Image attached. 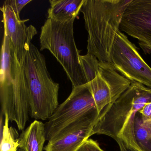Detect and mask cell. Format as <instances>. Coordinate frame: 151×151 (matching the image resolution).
Here are the masks:
<instances>
[{
	"label": "cell",
	"instance_id": "6da1fadb",
	"mask_svg": "<svg viewBox=\"0 0 151 151\" xmlns=\"http://www.w3.org/2000/svg\"><path fill=\"white\" fill-rule=\"evenodd\" d=\"M150 101L151 89L139 83H131L116 100L101 112L93 129V135L112 138L120 151H138L134 136L135 116Z\"/></svg>",
	"mask_w": 151,
	"mask_h": 151
},
{
	"label": "cell",
	"instance_id": "7a4b0ae2",
	"mask_svg": "<svg viewBox=\"0 0 151 151\" xmlns=\"http://www.w3.org/2000/svg\"><path fill=\"white\" fill-rule=\"evenodd\" d=\"M132 0H85L81 9L88 33L87 54L111 63L123 16Z\"/></svg>",
	"mask_w": 151,
	"mask_h": 151
},
{
	"label": "cell",
	"instance_id": "3957f363",
	"mask_svg": "<svg viewBox=\"0 0 151 151\" xmlns=\"http://www.w3.org/2000/svg\"><path fill=\"white\" fill-rule=\"evenodd\" d=\"M0 101L1 113L24 130L29 119V97L22 65L8 36L4 33L1 49Z\"/></svg>",
	"mask_w": 151,
	"mask_h": 151
},
{
	"label": "cell",
	"instance_id": "277c9868",
	"mask_svg": "<svg viewBox=\"0 0 151 151\" xmlns=\"http://www.w3.org/2000/svg\"><path fill=\"white\" fill-rule=\"evenodd\" d=\"M22 65L29 89L31 116L48 120L59 106V84L52 80L45 56L32 43Z\"/></svg>",
	"mask_w": 151,
	"mask_h": 151
},
{
	"label": "cell",
	"instance_id": "5b68a950",
	"mask_svg": "<svg viewBox=\"0 0 151 151\" xmlns=\"http://www.w3.org/2000/svg\"><path fill=\"white\" fill-rule=\"evenodd\" d=\"M99 115L87 84L73 87L68 99L45 124L47 140H56L75 131L94 126Z\"/></svg>",
	"mask_w": 151,
	"mask_h": 151
},
{
	"label": "cell",
	"instance_id": "8992f818",
	"mask_svg": "<svg viewBox=\"0 0 151 151\" xmlns=\"http://www.w3.org/2000/svg\"><path fill=\"white\" fill-rule=\"evenodd\" d=\"M60 22L47 18L41 27L40 51L48 50L62 65L72 88L87 83L79 61L80 52L74 36V22Z\"/></svg>",
	"mask_w": 151,
	"mask_h": 151
},
{
	"label": "cell",
	"instance_id": "52a82bcc",
	"mask_svg": "<svg viewBox=\"0 0 151 151\" xmlns=\"http://www.w3.org/2000/svg\"><path fill=\"white\" fill-rule=\"evenodd\" d=\"M111 63L114 68L131 83L151 89V68L139 53L137 47L119 31L114 45Z\"/></svg>",
	"mask_w": 151,
	"mask_h": 151
},
{
	"label": "cell",
	"instance_id": "ba28073f",
	"mask_svg": "<svg viewBox=\"0 0 151 151\" xmlns=\"http://www.w3.org/2000/svg\"><path fill=\"white\" fill-rule=\"evenodd\" d=\"M87 84L99 114L106 106L116 100L131 83L120 75L111 63L100 62L99 74Z\"/></svg>",
	"mask_w": 151,
	"mask_h": 151
},
{
	"label": "cell",
	"instance_id": "9c48e42d",
	"mask_svg": "<svg viewBox=\"0 0 151 151\" xmlns=\"http://www.w3.org/2000/svg\"><path fill=\"white\" fill-rule=\"evenodd\" d=\"M120 30L138 40L145 55H151V0H132L125 9Z\"/></svg>",
	"mask_w": 151,
	"mask_h": 151
},
{
	"label": "cell",
	"instance_id": "30bf717a",
	"mask_svg": "<svg viewBox=\"0 0 151 151\" xmlns=\"http://www.w3.org/2000/svg\"><path fill=\"white\" fill-rule=\"evenodd\" d=\"M1 10L3 16L4 34L11 40L17 58L22 65L30 44L37 32L32 25L26 26L25 23L29 19L22 20L18 18L9 5L3 4Z\"/></svg>",
	"mask_w": 151,
	"mask_h": 151
},
{
	"label": "cell",
	"instance_id": "8fae6325",
	"mask_svg": "<svg viewBox=\"0 0 151 151\" xmlns=\"http://www.w3.org/2000/svg\"><path fill=\"white\" fill-rule=\"evenodd\" d=\"M94 126L83 128L63 136L56 140L49 141L45 151H77L90 137L92 136Z\"/></svg>",
	"mask_w": 151,
	"mask_h": 151
},
{
	"label": "cell",
	"instance_id": "7c38bea8",
	"mask_svg": "<svg viewBox=\"0 0 151 151\" xmlns=\"http://www.w3.org/2000/svg\"><path fill=\"white\" fill-rule=\"evenodd\" d=\"M85 0H51L47 18L60 22L75 20Z\"/></svg>",
	"mask_w": 151,
	"mask_h": 151
},
{
	"label": "cell",
	"instance_id": "4fadbf2b",
	"mask_svg": "<svg viewBox=\"0 0 151 151\" xmlns=\"http://www.w3.org/2000/svg\"><path fill=\"white\" fill-rule=\"evenodd\" d=\"M46 140L45 124L36 120L21 133L19 147L24 151H43Z\"/></svg>",
	"mask_w": 151,
	"mask_h": 151
},
{
	"label": "cell",
	"instance_id": "5bb4252c",
	"mask_svg": "<svg viewBox=\"0 0 151 151\" xmlns=\"http://www.w3.org/2000/svg\"><path fill=\"white\" fill-rule=\"evenodd\" d=\"M134 136L138 151H151V120L143 121L139 111L134 121Z\"/></svg>",
	"mask_w": 151,
	"mask_h": 151
},
{
	"label": "cell",
	"instance_id": "9a60e30c",
	"mask_svg": "<svg viewBox=\"0 0 151 151\" xmlns=\"http://www.w3.org/2000/svg\"><path fill=\"white\" fill-rule=\"evenodd\" d=\"M4 116L0 150L1 151H17L19 148L18 134L15 129L9 127L8 116Z\"/></svg>",
	"mask_w": 151,
	"mask_h": 151
},
{
	"label": "cell",
	"instance_id": "2e32d148",
	"mask_svg": "<svg viewBox=\"0 0 151 151\" xmlns=\"http://www.w3.org/2000/svg\"><path fill=\"white\" fill-rule=\"evenodd\" d=\"M79 61L86 83H90L99 74V61L94 55L87 53L80 55Z\"/></svg>",
	"mask_w": 151,
	"mask_h": 151
},
{
	"label": "cell",
	"instance_id": "e0dca14e",
	"mask_svg": "<svg viewBox=\"0 0 151 151\" xmlns=\"http://www.w3.org/2000/svg\"><path fill=\"white\" fill-rule=\"evenodd\" d=\"M32 1V0H6L4 2V4L9 5L18 18H20V13L22 9Z\"/></svg>",
	"mask_w": 151,
	"mask_h": 151
},
{
	"label": "cell",
	"instance_id": "ac0fdd59",
	"mask_svg": "<svg viewBox=\"0 0 151 151\" xmlns=\"http://www.w3.org/2000/svg\"><path fill=\"white\" fill-rule=\"evenodd\" d=\"M77 151H105L101 149L97 141L89 139L79 147Z\"/></svg>",
	"mask_w": 151,
	"mask_h": 151
},
{
	"label": "cell",
	"instance_id": "d6986e66",
	"mask_svg": "<svg viewBox=\"0 0 151 151\" xmlns=\"http://www.w3.org/2000/svg\"><path fill=\"white\" fill-rule=\"evenodd\" d=\"M139 112L141 114L143 121L151 120V101L146 103Z\"/></svg>",
	"mask_w": 151,
	"mask_h": 151
}]
</instances>
